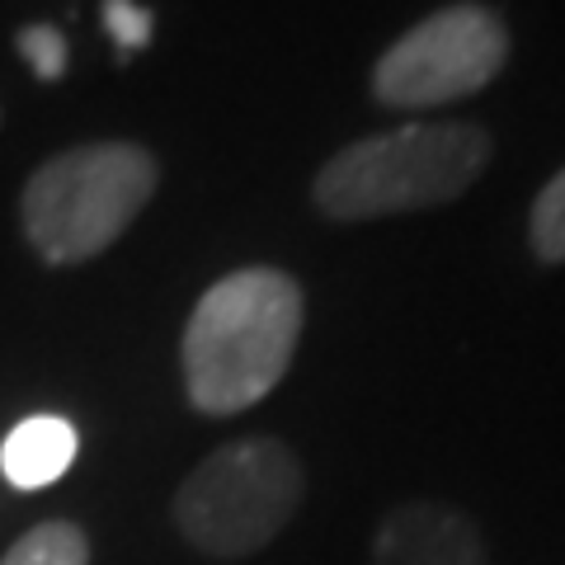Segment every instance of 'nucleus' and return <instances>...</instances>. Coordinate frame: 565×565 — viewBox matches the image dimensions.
I'll use <instances>...</instances> for the list:
<instances>
[{"mask_svg":"<svg viewBox=\"0 0 565 565\" xmlns=\"http://www.w3.org/2000/svg\"><path fill=\"white\" fill-rule=\"evenodd\" d=\"M509 62V29L490 6L457 0L424 14L415 29L377 57L373 95L386 109H438L467 99L500 76Z\"/></svg>","mask_w":565,"mask_h":565,"instance_id":"5","label":"nucleus"},{"mask_svg":"<svg viewBox=\"0 0 565 565\" xmlns=\"http://www.w3.org/2000/svg\"><path fill=\"white\" fill-rule=\"evenodd\" d=\"M527 236H533V250L542 264H565V170H556L537 193Z\"/></svg>","mask_w":565,"mask_h":565,"instance_id":"9","label":"nucleus"},{"mask_svg":"<svg viewBox=\"0 0 565 565\" xmlns=\"http://www.w3.org/2000/svg\"><path fill=\"white\" fill-rule=\"evenodd\" d=\"M307 302L292 274L236 269L199 297L184 326V392L203 415H236L264 401L288 373Z\"/></svg>","mask_w":565,"mask_h":565,"instance_id":"1","label":"nucleus"},{"mask_svg":"<svg viewBox=\"0 0 565 565\" xmlns=\"http://www.w3.org/2000/svg\"><path fill=\"white\" fill-rule=\"evenodd\" d=\"M494 141L481 122H405L349 141L316 170L311 199L330 222H377L444 207L481 180Z\"/></svg>","mask_w":565,"mask_h":565,"instance_id":"2","label":"nucleus"},{"mask_svg":"<svg viewBox=\"0 0 565 565\" xmlns=\"http://www.w3.org/2000/svg\"><path fill=\"white\" fill-rule=\"evenodd\" d=\"M104 29H109L118 52H141L151 43L156 20H151L147 6H137V0H104Z\"/></svg>","mask_w":565,"mask_h":565,"instance_id":"11","label":"nucleus"},{"mask_svg":"<svg viewBox=\"0 0 565 565\" xmlns=\"http://www.w3.org/2000/svg\"><path fill=\"white\" fill-rule=\"evenodd\" d=\"M161 166L141 141H85L29 174L20 222L47 264H85L141 217L156 199Z\"/></svg>","mask_w":565,"mask_h":565,"instance_id":"3","label":"nucleus"},{"mask_svg":"<svg viewBox=\"0 0 565 565\" xmlns=\"http://www.w3.org/2000/svg\"><path fill=\"white\" fill-rule=\"evenodd\" d=\"M0 565H90V542H85L76 523L52 519V523L29 527Z\"/></svg>","mask_w":565,"mask_h":565,"instance_id":"8","label":"nucleus"},{"mask_svg":"<svg viewBox=\"0 0 565 565\" xmlns=\"http://www.w3.org/2000/svg\"><path fill=\"white\" fill-rule=\"evenodd\" d=\"M307 476L278 438H236L184 476L174 490V523L207 556H250L269 546L302 509Z\"/></svg>","mask_w":565,"mask_h":565,"instance_id":"4","label":"nucleus"},{"mask_svg":"<svg viewBox=\"0 0 565 565\" xmlns=\"http://www.w3.org/2000/svg\"><path fill=\"white\" fill-rule=\"evenodd\" d=\"M20 57L39 81H62L66 76V39L57 24H29L20 29Z\"/></svg>","mask_w":565,"mask_h":565,"instance_id":"10","label":"nucleus"},{"mask_svg":"<svg viewBox=\"0 0 565 565\" xmlns=\"http://www.w3.org/2000/svg\"><path fill=\"white\" fill-rule=\"evenodd\" d=\"M373 565H490L476 523L452 504L411 500L382 519Z\"/></svg>","mask_w":565,"mask_h":565,"instance_id":"6","label":"nucleus"},{"mask_svg":"<svg viewBox=\"0 0 565 565\" xmlns=\"http://www.w3.org/2000/svg\"><path fill=\"white\" fill-rule=\"evenodd\" d=\"M81 452L76 424L62 415H29L0 444V471L14 490H47L71 471Z\"/></svg>","mask_w":565,"mask_h":565,"instance_id":"7","label":"nucleus"}]
</instances>
